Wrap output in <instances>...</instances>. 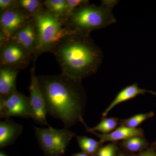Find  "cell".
<instances>
[{
  "mask_svg": "<svg viewBox=\"0 0 156 156\" xmlns=\"http://www.w3.org/2000/svg\"><path fill=\"white\" fill-rule=\"evenodd\" d=\"M20 70L9 66H1L0 99L6 98L17 90L16 80Z\"/></svg>",
  "mask_w": 156,
  "mask_h": 156,
  "instance_id": "cell-14",
  "label": "cell"
},
{
  "mask_svg": "<svg viewBox=\"0 0 156 156\" xmlns=\"http://www.w3.org/2000/svg\"><path fill=\"white\" fill-rule=\"evenodd\" d=\"M76 138L82 152L92 156H96L103 144L100 140L97 141L87 136H78Z\"/></svg>",
  "mask_w": 156,
  "mask_h": 156,
  "instance_id": "cell-17",
  "label": "cell"
},
{
  "mask_svg": "<svg viewBox=\"0 0 156 156\" xmlns=\"http://www.w3.org/2000/svg\"><path fill=\"white\" fill-rule=\"evenodd\" d=\"M154 145H155L156 146V142H155L154 144Z\"/></svg>",
  "mask_w": 156,
  "mask_h": 156,
  "instance_id": "cell-29",
  "label": "cell"
},
{
  "mask_svg": "<svg viewBox=\"0 0 156 156\" xmlns=\"http://www.w3.org/2000/svg\"><path fill=\"white\" fill-rule=\"evenodd\" d=\"M116 22L112 11L103 6H81L66 21L69 28L77 33L89 35L96 30L104 28Z\"/></svg>",
  "mask_w": 156,
  "mask_h": 156,
  "instance_id": "cell-4",
  "label": "cell"
},
{
  "mask_svg": "<svg viewBox=\"0 0 156 156\" xmlns=\"http://www.w3.org/2000/svg\"><path fill=\"white\" fill-rule=\"evenodd\" d=\"M30 101L32 112V119L35 122L42 125L49 126L47 119L48 114L44 98L36 75L35 66L30 69V83L29 87Z\"/></svg>",
  "mask_w": 156,
  "mask_h": 156,
  "instance_id": "cell-8",
  "label": "cell"
},
{
  "mask_svg": "<svg viewBox=\"0 0 156 156\" xmlns=\"http://www.w3.org/2000/svg\"><path fill=\"white\" fill-rule=\"evenodd\" d=\"M147 93L156 95V92L151 90L140 88L137 83H134L127 86L118 93L110 104L102 112V117H106L109 112L119 104L131 100L136 97L137 95H144Z\"/></svg>",
  "mask_w": 156,
  "mask_h": 156,
  "instance_id": "cell-13",
  "label": "cell"
},
{
  "mask_svg": "<svg viewBox=\"0 0 156 156\" xmlns=\"http://www.w3.org/2000/svg\"><path fill=\"white\" fill-rule=\"evenodd\" d=\"M132 156H156V153L152 149H147Z\"/></svg>",
  "mask_w": 156,
  "mask_h": 156,
  "instance_id": "cell-25",
  "label": "cell"
},
{
  "mask_svg": "<svg viewBox=\"0 0 156 156\" xmlns=\"http://www.w3.org/2000/svg\"><path fill=\"white\" fill-rule=\"evenodd\" d=\"M119 122L120 120L115 117H102L100 122L93 128H90L87 126L84 119L81 121V122L83 124L87 131H99L101 134H107L111 133L116 128L117 126L119 124Z\"/></svg>",
  "mask_w": 156,
  "mask_h": 156,
  "instance_id": "cell-16",
  "label": "cell"
},
{
  "mask_svg": "<svg viewBox=\"0 0 156 156\" xmlns=\"http://www.w3.org/2000/svg\"><path fill=\"white\" fill-rule=\"evenodd\" d=\"M32 119L33 115L29 97L16 90L6 98L0 99V118L11 117Z\"/></svg>",
  "mask_w": 156,
  "mask_h": 156,
  "instance_id": "cell-7",
  "label": "cell"
},
{
  "mask_svg": "<svg viewBox=\"0 0 156 156\" xmlns=\"http://www.w3.org/2000/svg\"><path fill=\"white\" fill-rule=\"evenodd\" d=\"M118 156H128L126 154L123 153H120L118 154Z\"/></svg>",
  "mask_w": 156,
  "mask_h": 156,
  "instance_id": "cell-27",
  "label": "cell"
},
{
  "mask_svg": "<svg viewBox=\"0 0 156 156\" xmlns=\"http://www.w3.org/2000/svg\"><path fill=\"white\" fill-rule=\"evenodd\" d=\"M23 127L10 119L0 122V148L9 146L14 143L22 134Z\"/></svg>",
  "mask_w": 156,
  "mask_h": 156,
  "instance_id": "cell-11",
  "label": "cell"
},
{
  "mask_svg": "<svg viewBox=\"0 0 156 156\" xmlns=\"http://www.w3.org/2000/svg\"><path fill=\"white\" fill-rule=\"evenodd\" d=\"M0 156H7L5 153L3 152L2 151H1L0 152Z\"/></svg>",
  "mask_w": 156,
  "mask_h": 156,
  "instance_id": "cell-28",
  "label": "cell"
},
{
  "mask_svg": "<svg viewBox=\"0 0 156 156\" xmlns=\"http://www.w3.org/2000/svg\"><path fill=\"white\" fill-rule=\"evenodd\" d=\"M45 10L64 21L66 12V0H46L43 2Z\"/></svg>",
  "mask_w": 156,
  "mask_h": 156,
  "instance_id": "cell-18",
  "label": "cell"
},
{
  "mask_svg": "<svg viewBox=\"0 0 156 156\" xmlns=\"http://www.w3.org/2000/svg\"><path fill=\"white\" fill-rule=\"evenodd\" d=\"M10 41L16 43L33 56L38 42L37 30L33 18L15 33Z\"/></svg>",
  "mask_w": 156,
  "mask_h": 156,
  "instance_id": "cell-10",
  "label": "cell"
},
{
  "mask_svg": "<svg viewBox=\"0 0 156 156\" xmlns=\"http://www.w3.org/2000/svg\"><path fill=\"white\" fill-rule=\"evenodd\" d=\"M48 114L68 129L83 119L86 95L82 81L63 74L38 76Z\"/></svg>",
  "mask_w": 156,
  "mask_h": 156,
  "instance_id": "cell-1",
  "label": "cell"
},
{
  "mask_svg": "<svg viewBox=\"0 0 156 156\" xmlns=\"http://www.w3.org/2000/svg\"><path fill=\"white\" fill-rule=\"evenodd\" d=\"M71 156H92L85 153L82 152L74 154Z\"/></svg>",
  "mask_w": 156,
  "mask_h": 156,
  "instance_id": "cell-26",
  "label": "cell"
},
{
  "mask_svg": "<svg viewBox=\"0 0 156 156\" xmlns=\"http://www.w3.org/2000/svg\"><path fill=\"white\" fill-rule=\"evenodd\" d=\"M18 7V1L0 0V9L1 12L11 10Z\"/></svg>",
  "mask_w": 156,
  "mask_h": 156,
  "instance_id": "cell-23",
  "label": "cell"
},
{
  "mask_svg": "<svg viewBox=\"0 0 156 156\" xmlns=\"http://www.w3.org/2000/svg\"><path fill=\"white\" fill-rule=\"evenodd\" d=\"M66 12L64 19L65 22L77 9L89 3V1L87 0H66Z\"/></svg>",
  "mask_w": 156,
  "mask_h": 156,
  "instance_id": "cell-22",
  "label": "cell"
},
{
  "mask_svg": "<svg viewBox=\"0 0 156 156\" xmlns=\"http://www.w3.org/2000/svg\"><path fill=\"white\" fill-rule=\"evenodd\" d=\"M119 1L114 0H103L101 1V5L106 9L112 11L115 6L116 5Z\"/></svg>",
  "mask_w": 156,
  "mask_h": 156,
  "instance_id": "cell-24",
  "label": "cell"
},
{
  "mask_svg": "<svg viewBox=\"0 0 156 156\" xmlns=\"http://www.w3.org/2000/svg\"><path fill=\"white\" fill-rule=\"evenodd\" d=\"M34 21L37 30L38 42L33 61L41 54L52 52L62 40L75 32L66 23L44 10L35 15Z\"/></svg>",
  "mask_w": 156,
  "mask_h": 156,
  "instance_id": "cell-3",
  "label": "cell"
},
{
  "mask_svg": "<svg viewBox=\"0 0 156 156\" xmlns=\"http://www.w3.org/2000/svg\"><path fill=\"white\" fill-rule=\"evenodd\" d=\"M153 112L139 114L127 119L120 120L119 126H125L131 128H136L141 124L154 116Z\"/></svg>",
  "mask_w": 156,
  "mask_h": 156,
  "instance_id": "cell-20",
  "label": "cell"
},
{
  "mask_svg": "<svg viewBox=\"0 0 156 156\" xmlns=\"http://www.w3.org/2000/svg\"><path fill=\"white\" fill-rule=\"evenodd\" d=\"M52 52L62 73L80 81L95 73L103 58L100 48L89 35L77 33L62 40Z\"/></svg>",
  "mask_w": 156,
  "mask_h": 156,
  "instance_id": "cell-2",
  "label": "cell"
},
{
  "mask_svg": "<svg viewBox=\"0 0 156 156\" xmlns=\"http://www.w3.org/2000/svg\"><path fill=\"white\" fill-rule=\"evenodd\" d=\"M32 60V56L14 42L9 41L1 47V66L24 69Z\"/></svg>",
  "mask_w": 156,
  "mask_h": 156,
  "instance_id": "cell-9",
  "label": "cell"
},
{
  "mask_svg": "<svg viewBox=\"0 0 156 156\" xmlns=\"http://www.w3.org/2000/svg\"><path fill=\"white\" fill-rule=\"evenodd\" d=\"M87 132L97 136L103 144L107 142H117L134 136H144V131L142 128H131L122 126H119L107 134H99L92 131Z\"/></svg>",
  "mask_w": 156,
  "mask_h": 156,
  "instance_id": "cell-12",
  "label": "cell"
},
{
  "mask_svg": "<svg viewBox=\"0 0 156 156\" xmlns=\"http://www.w3.org/2000/svg\"><path fill=\"white\" fill-rule=\"evenodd\" d=\"M118 144L120 147L127 151L138 153L147 149L149 146L144 136H131L122 140Z\"/></svg>",
  "mask_w": 156,
  "mask_h": 156,
  "instance_id": "cell-15",
  "label": "cell"
},
{
  "mask_svg": "<svg viewBox=\"0 0 156 156\" xmlns=\"http://www.w3.org/2000/svg\"><path fill=\"white\" fill-rule=\"evenodd\" d=\"M119 148L118 142L110 143L101 147L96 156H118Z\"/></svg>",
  "mask_w": 156,
  "mask_h": 156,
  "instance_id": "cell-21",
  "label": "cell"
},
{
  "mask_svg": "<svg viewBox=\"0 0 156 156\" xmlns=\"http://www.w3.org/2000/svg\"><path fill=\"white\" fill-rule=\"evenodd\" d=\"M18 6L32 17L45 9L43 2L38 0H20Z\"/></svg>",
  "mask_w": 156,
  "mask_h": 156,
  "instance_id": "cell-19",
  "label": "cell"
},
{
  "mask_svg": "<svg viewBox=\"0 0 156 156\" xmlns=\"http://www.w3.org/2000/svg\"><path fill=\"white\" fill-rule=\"evenodd\" d=\"M32 18L18 7L2 11L0 16L1 47L9 42L13 35Z\"/></svg>",
  "mask_w": 156,
  "mask_h": 156,
  "instance_id": "cell-6",
  "label": "cell"
},
{
  "mask_svg": "<svg viewBox=\"0 0 156 156\" xmlns=\"http://www.w3.org/2000/svg\"><path fill=\"white\" fill-rule=\"evenodd\" d=\"M37 141L46 156H63L75 133L66 128L34 127Z\"/></svg>",
  "mask_w": 156,
  "mask_h": 156,
  "instance_id": "cell-5",
  "label": "cell"
}]
</instances>
